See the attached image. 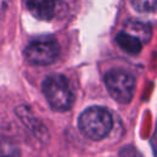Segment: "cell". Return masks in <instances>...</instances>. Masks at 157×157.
<instances>
[{"mask_svg":"<svg viewBox=\"0 0 157 157\" xmlns=\"http://www.w3.org/2000/svg\"><path fill=\"white\" fill-rule=\"evenodd\" d=\"M105 86L110 96L119 103L126 104L131 101L135 91V77L121 69H113L105 74Z\"/></svg>","mask_w":157,"mask_h":157,"instance_id":"3957f363","label":"cell"},{"mask_svg":"<svg viewBox=\"0 0 157 157\" xmlns=\"http://www.w3.org/2000/svg\"><path fill=\"white\" fill-rule=\"evenodd\" d=\"M60 53L59 44L53 38L32 40L25 49V58L33 65H49L54 63Z\"/></svg>","mask_w":157,"mask_h":157,"instance_id":"277c9868","label":"cell"},{"mask_svg":"<svg viewBox=\"0 0 157 157\" xmlns=\"http://www.w3.org/2000/svg\"><path fill=\"white\" fill-rule=\"evenodd\" d=\"M115 40H117L118 45L124 52H128L129 54H137L142 49V42L137 37H135L125 31H121L120 33H118L115 37Z\"/></svg>","mask_w":157,"mask_h":157,"instance_id":"8992f818","label":"cell"},{"mask_svg":"<svg viewBox=\"0 0 157 157\" xmlns=\"http://www.w3.org/2000/svg\"><path fill=\"white\" fill-rule=\"evenodd\" d=\"M113 126V118L108 109L103 107H90L85 109L78 118L80 131L91 140L104 139Z\"/></svg>","mask_w":157,"mask_h":157,"instance_id":"6da1fadb","label":"cell"},{"mask_svg":"<svg viewBox=\"0 0 157 157\" xmlns=\"http://www.w3.org/2000/svg\"><path fill=\"white\" fill-rule=\"evenodd\" d=\"M28 11L38 20L49 21L55 17L59 10V2L56 0H27Z\"/></svg>","mask_w":157,"mask_h":157,"instance_id":"5b68a950","label":"cell"},{"mask_svg":"<svg viewBox=\"0 0 157 157\" xmlns=\"http://www.w3.org/2000/svg\"><path fill=\"white\" fill-rule=\"evenodd\" d=\"M42 90L49 105L54 110L65 112L71 108L74 103V93L65 76L59 74L48 76L43 81Z\"/></svg>","mask_w":157,"mask_h":157,"instance_id":"7a4b0ae2","label":"cell"},{"mask_svg":"<svg viewBox=\"0 0 157 157\" xmlns=\"http://www.w3.org/2000/svg\"><path fill=\"white\" fill-rule=\"evenodd\" d=\"M131 4L134 9L140 12H150L156 9L157 0H131Z\"/></svg>","mask_w":157,"mask_h":157,"instance_id":"ba28073f","label":"cell"},{"mask_svg":"<svg viewBox=\"0 0 157 157\" xmlns=\"http://www.w3.org/2000/svg\"><path fill=\"white\" fill-rule=\"evenodd\" d=\"M119 157H142V156L134 146H125L120 150Z\"/></svg>","mask_w":157,"mask_h":157,"instance_id":"9c48e42d","label":"cell"},{"mask_svg":"<svg viewBox=\"0 0 157 157\" xmlns=\"http://www.w3.org/2000/svg\"><path fill=\"white\" fill-rule=\"evenodd\" d=\"M123 31L137 37L142 43H147L151 39V34H152L151 27L148 25L142 23V22H137V21H129L124 26Z\"/></svg>","mask_w":157,"mask_h":157,"instance_id":"52a82bcc","label":"cell"}]
</instances>
